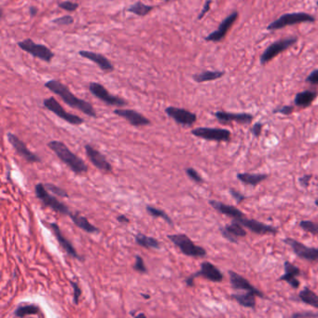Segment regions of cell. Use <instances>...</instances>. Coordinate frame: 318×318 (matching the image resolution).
Masks as SVG:
<instances>
[{
  "instance_id": "1",
  "label": "cell",
  "mask_w": 318,
  "mask_h": 318,
  "mask_svg": "<svg viewBox=\"0 0 318 318\" xmlns=\"http://www.w3.org/2000/svg\"><path fill=\"white\" fill-rule=\"evenodd\" d=\"M44 86L48 90L58 95L64 102L69 105L72 108L78 109L82 113L91 118H97V113L94 107L91 106V104L77 97L75 94L72 93L69 87L65 85L63 82L59 80H51L47 81Z\"/></svg>"
},
{
  "instance_id": "2",
  "label": "cell",
  "mask_w": 318,
  "mask_h": 318,
  "mask_svg": "<svg viewBox=\"0 0 318 318\" xmlns=\"http://www.w3.org/2000/svg\"><path fill=\"white\" fill-rule=\"evenodd\" d=\"M48 147L55 153L60 160L67 164L76 175H82L89 170V167L85 161L77 154L72 152L64 142L53 140L48 143Z\"/></svg>"
},
{
  "instance_id": "3",
  "label": "cell",
  "mask_w": 318,
  "mask_h": 318,
  "mask_svg": "<svg viewBox=\"0 0 318 318\" xmlns=\"http://www.w3.org/2000/svg\"><path fill=\"white\" fill-rule=\"evenodd\" d=\"M167 238L177 247H178L185 256L192 258H205L207 255V252L204 247L195 245L194 241L184 233L168 234Z\"/></svg>"
},
{
  "instance_id": "4",
  "label": "cell",
  "mask_w": 318,
  "mask_h": 318,
  "mask_svg": "<svg viewBox=\"0 0 318 318\" xmlns=\"http://www.w3.org/2000/svg\"><path fill=\"white\" fill-rule=\"evenodd\" d=\"M35 195L36 199H38L45 207H49L54 212L64 216L70 215L71 211L69 210V207L59 201L54 196L50 194V192L46 189L44 184L38 183L35 186Z\"/></svg>"
},
{
  "instance_id": "5",
  "label": "cell",
  "mask_w": 318,
  "mask_h": 318,
  "mask_svg": "<svg viewBox=\"0 0 318 318\" xmlns=\"http://www.w3.org/2000/svg\"><path fill=\"white\" fill-rule=\"evenodd\" d=\"M315 22H316V18L309 13H305V12L285 13L270 23L267 26V29L269 31H275L286 26L295 25L298 23H315Z\"/></svg>"
},
{
  "instance_id": "6",
  "label": "cell",
  "mask_w": 318,
  "mask_h": 318,
  "mask_svg": "<svg viewBox=\"0 0 318 318\" xmlns=\"http://www.w3.org/2000/svg\"><path fill=\"white\" fill-rule=\"evenodd\" d=\"M197 277H204L206 280H209L214 283H220L224 278L221 271L216 267V265L209 262H203L201 264V269L196 273L188 276L185 279V283L188 286H194V279Z\"/></svg>"
},
{
  "instance_id": "7",
  "label": "cell",
  "mask_w": 318,
  "mask_h": 318,
  "mask_svg": "<svg viewBox=\"0 0 318 318\" xmlns=\"http://www.w3.org/2000/svg\"><path fill=\"white\" fill-rule=\"evenodd\" d=\"M18 46L21 50L26 52L30 55L40 59L46 63H51L54 57V53L51 49L43 44L35 43L31 38H26L23 41H19Z\"/></svg>"
},
{
  "instance_id": "8",
  "label": "cell",
  "mask_w": 318,
  "mask_h": 318,
  "mask_svg": "<svg viewBox=\"0 0 318 318\" xmlns=\"http://www.w3.org/2000/svg\"><path fill=\"white\" fill-rule=\"evenodd\" d=\"M298 42V37L297 36H289L285 37L284 39L277 40L275 42L272 43L271 45L268 46L266 50L263 52L262 56L260 58L261 64L262 65H266L270 61H272L273 58L279 55L287 49L294 45Z\"/></svg>"
},
{
  "instance_id": "9",
  "label": "cell",
  "mask_w": 318,
  "mask_h": 318,
  "mask_svg": "<svg viewBox=\"0 0 318 318\" xmlns=\"http://www.w3.org/2000/svg\"><path fill=\"white\" fill-rule=\"evenodd\" d=\"M192 135L207 141H215V142H229L231 137L230 132L227 129L210 128V127L195 128L192 131Z\"/></svg>"
},
{
  "instance_id": "10",
  "label": "cell",
  "mask_w": 318,
  "mask_h": 318,
  "mask_svg": "<svg viewBox=\"0 0 318 318\" xmlns=\"http://www.w3.org/2000/svg\"><path fill=\"white\" fill-rule=\"evenodd\" d=\"M43 106L49 111L55 114L58 118L64 120L65 122L69 123V124L81 125L84 124V120L79 117L78 115L69 113L67 112L64 107L60 105V103L57 101L54 97H49L43 100Z\"/></svg>"
},
{
  "instance_id": "11",
  "label": "cell",
  "mask_w": 318,
  "mask_h": 318,
  "mask_svg": "<svg viewBox=\"0 0 318 318\" xmlns=\"http://www.w3.org/2000/svg\"><path fill=\"white\" fill-rule=\"evenodd\" d=\"M89 91L93 96H95L96 98H98L99 100H101L102 102L108 106L123 107L128 105V103L126 102L124 99L109 93V91H107L102 84L98 82H94V81L90 82Z\"/></svg>"
},
{
  "instance_id": "12",
  "label": "cell",
  "mask_w": 318,
  "mask_h": 318,
  "mask_svg": "<svg viewBox=\"0 0 318 318\" xmlns=\"http://www.w3.org/2000/svg\"><path fill=\"white\" fill-rule=\"evenodd\" d=\"M284 243L291 247L294 254L300 259L307 262H318V248L317 247H309L293 238L284 239Z\"/></svg>"
},
{
  "instance_id": "13",
  "label": "cell",
  "mask_w": 318,
  "mask_h": 318,
  "mask_svg": "<svg viewBox=\"0 0 318 318\" xmlns=\"http://www.w3.org/2000/svg\"><path fill=\"white\" fill-rule=\"evenodd\" d=\"M7 138H8V141L10 142V144L12 145V148H14V150L16 151V153L18 155H20L21 157H23V159H25L27 162H29V163L41 162V159L36 154H35L34 152L29 150L26 147L25 143L16 135L9 132L7 134Z\"/></svg>"
},
{
  "instance_id": "14",
  "label": "cell",
  "mask_w": 318,
  "mask_h": 318,
  "mask_svg": "<svg viewBox=\"0 0 318 318\" xmlns=\"http://www.w3.org/2000/svg\"><path fill=\"white\" fill-rule=\"evenodd\" d=\"M165 113L167 114V116L170 117L171 119H173L177 124L185 127L193 126L197 121L196 114L185 108L168 106L165 108Z\"/></svg>"
},
{
  "instance_id": "15",
  "label": "cell",
  "mask_w": 318,
  "mask_h": 318,
  "mask_svg": "<svg viewBox=\"0 0 318 318\" xmlns=\"http://www.w3.org/2000/svg\"><path fill=\"white\" fill-rule=\"evenodd\" d=\"M47 225L52 230V231L54 234V236H55V239H56L59 246L64 249V251L69 256H70L71 258L82 262L83 261V258H81V256H80L78 254L77 250L73 247V245L71 244V242L69 241V239L65 237V235L63 234V232L61 230V228L59 227V225L57 223H54V222L47 223Z\"/></svg>"
},
{
  "instance_id": "16",
  "label": "cell",
  "mask_w": 318,
  "mask_h": 318,
  "mask_svg": "<svg viewBox=\"0 0 318 318\" xmlns=\"http://www.w3.org/2000/svg\"><path fill=\"white\" fill-rule=\"evenodd\" d=\"M86 155L91 164L96 167L98 170L102 171L105 173H110L112 171V165L107 160L106 157L102 154L99 150L95 149L91 145L86 144L84 146Z\"/></svg>"
},
{
  "instance_id": "17",
  "label": "cell",
  "mask_w": 318,
  "mask_h": 318,
  "mask_svg": "<svg viewBox=\"0 0 318 318\" xmlns=\"http://www.w3.org/2000/svg\"><path fill=\"white\" fill-rule=\"evenodd\" d=\"M241 223L243 226L247 229H248L250 231L253 233L259 234V235H265V234H277L278 233V229L277 228L264 224L259 220L256 219H251V218H247L246 216L234 219Z\"/></svg>"
},
{
  "instance_id": "18",
  "label": "cell",
  "mask_w": 318,
  "mask_h": 318,
  "mask_svg": "<svg viewBox=\"0 0 318 318\" xmlns=\"http://www.w3.org/2000/svg\"><path fill=\"white\" fill-rule=\"evenodd\" d=\"M237 18H238V12H233L232 13H230L227 18H225L218 25L216 31H214L211 34L208 35L207 36H205V40L212 41V42L221 41L226 36L228 31L232 26V24L235 23Z\"/></svg>"
},
{
  "instance_id": "19",
  "label": "cell",
  "mask_w": 318,
  "mask_h": 318,
  "mask_svg": "<svg viewBox=\"0 0 318 318\" xmlns=\"http://www.w3.org/2000/svg\"><path fill=\"white\" fill-rule=\"evenodd\" d=\"M229 275H230V282L231 287L233 289L250 291V292L255 293L259 298H262V299L266 298V296L264 295L262 291H260L258 288H256L247 279H246L244 276L240 275L239 273L230 271Z\"/></svg>"
},
{
  "instance_id": "20",
  "label": "cell",
  "mask_w": 318,
  "mask_h": 318,
  "mask_svg": "<svg viewBox=\"0 0 318 318\" xmlns=\"http://www.w3.org/2000/svg\"><path fill=\"white\" fill-rule=\"evenodd\" d=\"M244 226L236 220H232L230 224H228L224 227L219 228V231L224 238L232 244L238 243L239 237L247 236V230Z\"/></svg>"
},
{
  "instance_id": "21",
  "label": "cell",
  "mask_w": 318,
  "mask_h": 318,
  "mask_svg": "<svg viewBox=\"0 0 318 318\" xmlns=\"http://www.w3.org/2000/svg\"><path fill=\"white\" fill-rule=\"evenodd\" d=\"M214 116L222 124H228L232 122L238 123L240 124H250L254 119L253 115L249 113H231L226 111H216Z\"/></svg>"
},
{
  "instance_id": "22",
  "label": "cell",
  "mask_w": 318,
  "mask_h": 318,
  "mask_svg": "<svg viewBox=\"0 0 318 318\" xmlns=\"http://www.w3.org/2000/svg\"><path fill=\"white\" fill-rule=\"evenodd\" d=\"M114 114L124 118L129 124L135 127H140V126H148L150 124V121L147 117L142 115L137 110L134 109H123V108H117L114 110Z\"/></svg>"
},
{
  "instance_id": "23",
  "label": "cell",
  "mask_w": 318,
  "mask_h": 318,
  "mask_svg": "<svg viewBox=\"0 0 318 318\" xmlns=\"http://www.w3.org/2000/svg\"><path fill=\"white\" fill-rule=\"evenodd\" d=\"M284 273L278 278V281H284L287 284H290L294 289H297L300 285V281L297 279V276H300L301 274L300 269L287 261L284 262Z\"/></svg>"
},
{
  "instance_id": "24",
  "label": "cell",
  "mask_w": 318,
  "mask_h": 318,
  "mask_svg": "<svg viewBox=\"0 0 318 318\" xmlns=\"http://www.w3.org/2000/svg\"><path fill=\"white\" fill-rule=\"evenodd\" d=\"M79 54L80 56L88 59L93 62L94 64H96L99 67V69L104 72H111L114 70L113 64L103 54L96 53L91 51H80Z\"/></svg>"
},
{
  "instance_id": "25",
  "label": "cell",
  "mask_w": 318,
  "mask_h": 318,
  "mask_svg": "<svg viewBox=\"0 0 318 318\" xmlns=\"http://www.w3.org/2000/svg\"><path fill=\"white\" fill-rule=\"evenodd\" d=\"M208 203L218 213L230 216L233 219H237V218H241V217L245 216V214L233 205H226L224 203L218 202L216 200H210Z\"/></svg>"
},
{
  "instance_id": "26",
  "label": "cell",
  "mask_w": 318,
  "mask_h": 318,
  "mask_svg": "<svg viewBox=\"0 0 318 318\" xmlns=\"http://www.w3.org/2000/svg\"><path fill=\"white\" fill-rule=\"evenodd\" d=\"M69 217L71 218L72 222L77 226L80 228V230H84L87 233H99V229L92 225L91 222L88 220L87 217H85L82 215H80V212H71Z\"/></svg>"
},
{
  "instance_id": "27",
  "label": "cell",
  "mask_w": 318,
  "mask_h": 318,
  "mask_svg": "<svg viewBox=\"0 0 318 318\" xmlns=\"http://www.w3.org/2000/svg\"><path fill=\"white\" fill-rule=\"evenodd\" d=\"M318 95V91H313V90H305V91L298 92L296 94L294 104L297 106L305 108L313 104V102L317 99Z\"/></svg>"
},
{
  "instance_id": "28",
  "label": "cell",
  "mask_w": 318,
  "mask_h": 318,
  "mask_svg": "<svg viewBox=\"0 0 318 318\" xmlns=\"http://www.w3.org/2000/svg\"><path fill=\"white\" fill-rule=\"evenodd\" d=\"M237 179L239 181L246 184L256 187L260 183L264 181L265 179L268 178V175L266 174H251V173H238L237 174Z\"/></svg>"
},
{
  "instance_id": "29",
  "label": "cell",
  "mask_w": 318,
  "mask_h": 318,
  "mask_svg": "<svg viewBox=\"0 0 318 318\" xmlns=\"http://www.w3.org/2000/svg\"><path fill=\"white\" fill-rule=\"evenodd\" d=\"M135 240L137 245L147 249H159L160 243L156 238L147 236L142 232H138L135 235Z\"/></svg>"
},
{
  "instance_id": "30",
  "label": "cell",
  "mask_w": 318,
  "mask_h": 318,
  "mask_svg": "<svg viewBox=\"0 0 318 318\" xmlns=\"http://www.w3.org/2000/svg\"><path fill=\"white\" fill-rule=\"evenodd\" d=\"M231 298L235 300L241 306L254 309L256 307V298L257 295L253 292L247 291L242 294H231Z\"/></svg>"
},
{
  "instance_id": "31",
  "label": "cell",
  "mask_w": 318,
  "mask_h": 318,
  "mask_svg": "<svg viewBox=\"0 0 318 318\" xmlns=\"http://www.w3.org/2000/svg\"><path fill=\"white\" fill-rule=\"evenodd\" d=\"M298 300L306 303L310 306L318 309V295L316 294L310 287L305 286L298 295Z\"/></svg>"
},
{
  "instance_id": "32",
  "label": "cell",
  "mask_w": 318,
  "mask_h": 318,
  "mask_svg": "<svg viewBox=\"0 0 318 318\" xmlns=\"http://www.w3.org/2000/svg\"><path fill=\"white\" fill-rule=\"evenodd\" d=\"M39 313L40 309L35 304H20L15 309L14 316L16 318H23L28 316H36Z\"/></svg>"
},
{
  "instance_id": "33",
  "label": "cell",
  "mask_w": 318,
  "mask_h": 318,
  "mask_svg": "<svg viewBox=\"0 0 318 318\" xmlns=\"http://www.w3.org/2000/svg\"><path fill=\"white\" fill-rule=\"evenodd\" d=\"M223 71H210L206 70L204 72H201L199 74L194 75V80L198 83H203L207 81H213V80H218L224 76Z\"/></svg>"
},
{
  "instance_id": "34",
  "label": "cell",
  "mask_w": 318,
  "mask_h": 318,
  "mask_svg": "<svg viewBox=\"0 0 318 318\" xmlns=\"http://www.w3.org/2000/svg\"><path fill=\"white\" fill-rule=\"evenodd\" d=\"M153 9H155L154 6H149V5H146V4L142 3L141 1H137L135 4L128 7L126 9V11L131 12L133 14H136L137 16L143 17V16H146L149 14V12H152Z\"/></svg>"
},
{
  "instance_id": "35",
  "label": "cell",
  "mask_w": 318,
  "mask_h": 318,
  "mask_svg": "<svg viewBox=\"0 0 318 318\" xmlns=\"http://www.w3.org/2000/svg\"><path fill=\"white\" fill-rule=\"evenodd\" d=\"M146 211L148 212V215H150L155 218H162L164 221H166L169 225H173V220L170 216H168L163 210L156 208L152 205H147L146 206Z\"/></svg>"
},
{
  "instance_id": "36",
  "label": "cell",
  "mask_w": 318,
  "mask_h": 318,
  "mask_svg": "<svg viewBox=\"0 0 318 318\" xmlns=\"http://www.w3.org/2000/svg\"><path fill=\"white\" fill-rule=\"evenodd\" d=\"M46 189L52 193V194H55L58 197L60 198H69V194L66 190L58 187L56 185L54 184H52V183H45L44 184Z\"/></svg>"
},
{
  "instance_id": "37",
  "label": "cell",
  "mask_w": 318,
  "mask_h": 318,
  "mask_svg": "<svg viewBox=\"0 0 318 318\" xmlns=\"http://www.w3.org/2000/svg\"><path fill=\"white\" fill-rule=\"evenodd\" d=\"M300 227L303 230L308 231L314 235L318 234V223L311 220H301L300 221Z\"/></svg>"
},
{
  "instance_id": "38",
  "label": "cell",
  "mask_w": 318,
  "mask_h": 318,
  "mask_svg": "<svg viewBox=\"0 0 318 318\" xmlns=\"http://www.w3.org/2000/svg\"><path fill=\"white\" fill-rule=\"evenodd\" d=\"M185 173L186 175L189 177V178L191 180L197 183V184H202L204 183V178L202 177V176L195 170L193 167H188L185 169Z\"/></svg>"
},
{
  "instance_id": "39",
  "label": "cell",
  "mask_w": 318,
  "mask_h": 318,
  "mask_svg": "<svg viewBox=\"0 0 318 318\" xmlns=\"http://www.w3.org/2000/svg\"><path fill=\"white\" fill-rule=\"evenodd\" d=\"M57 6L60 9L69 12H75L79 8V4L76 3V2H72V1H62V2H58Z\"/></svg>"
},
{
  "instance_id": "40",
  "label": "cell",
  "mask_w": 318,
  "mask_h": 318,
  "mask_svg": "<svg viewBox=\"0 0 318 318\" xmlns=\"http://www.w3.org/2000/svg\"><path fill=\"white\" fill-rule=\"evenodd\" d=\"M69 283H70L72 288H73V303L78 305L80 303V296L82 294V290H81L80 285L77 282L70 280Z\"/></svg>"
},
{
  "instance_id": "41",
  "label": "cell",
  "mask_w": 318,
  "mask_h": 318,
  "mask_svg": "<svg viewBox=\"0 0 318 318\" xmlns=\"http://www.w3.org/2000/svg\"><path fill=\"white\" fill-rule=\"evenodd\" d=\"M134 270L140 273H148V269H147V266H146L145 262H144V259L139 255L136 256V262L134 264Z\"/></svg>"
},
{
  "instance_id": "42",
  "label": "cell",
  "mask_w": 318,
  "mask_h": 318,
  "mask_svg": "<svg viewBox=\"0 0 318 318\" xmlns=\"http://www.w3.org/2000/svg\"><path fill=\"white\" fill-rule=\"evenodd\" d=\"M53 23L58 25H69L74 23V18L71 15H65L60 18H56L53 20Z\"/></svg>"
},
{
  "instance_id": "43",
  "label": "cell",
  "mask_w": 318,
  "mask_h": 318,
  "mask_svg": "<svg viewBox=\"0 0 318 318\" xmlns=\"http://www.w3.org/2000/svg\"><path fill=\"white\" fill-rule=\"evenodd\" d=\"M294 111V106H283L281 107H277L273 111V113H280L284 116H288L290 114L293 113Z\"/></svg>"
},
{
  "instance_id": "44",
  "label": "cell",
  "mask_w": 318,
  "mask_h": 318,
  "mask_svg": "<svg viewBox=\"0 0 318 318\" xmlns=\"http://www.w3.org/2000/svg\"><path fill=\"white\" fill-rule=\"evenodd\" d=\"M292 318H318V313L314 312H300L295 313L291 316Z\"/></svg>"
},
{
  "instance_id": "45",
  "label": "cell",
  "mask_w": 318,
  "mask_h": 318,
  "mask_svg": "<svg viewBox=\"0 0 318 318\" xmlns=\"http://www.w3.org/2000/svg\"><path fill=\"white\" fill-rule=\"evenodd\" d=\"M305 81L307 83L312 84V85H318V69H316L313 72H311L309 74V76L307 77Z\"/></svg>"
},
{
  "instance_id": "46",
  "label": "cell",
  "mask_w": 318,
  "mask_h": 318,
  "mask_svg": "<svg viewBox=\"0 0 318 318\" xmlns=\"http://www.w3.org/2000/svg\"><path fill=\"white\" fill-rule=\"evenodd\" d=\"M230 194L236 201L237 204H241L246 199V196L244 194H241L240 192L234 190V189H230Z\"/></svg>"
},
{
  "instance_id": "47",
  "label": "cell",
  "mask_w": 318,
  "mask_h": 318,
  "mask_svg": "<svg viewBox=\"0 0 318 318\" xmlns=\"http://www.w3.org/2000/svg\"><path fill=\"white\" fill-rule=\"evenodd\" d=\"M262 128H263V124L262 123H257L252 126V128L250 129V133L255 137H259L261 136L262 132Z\"/></svg>"
},
{
  "instance_id": "48",
  "label": "cell",
  "mask_w": 318,
  "mask_h": 318,
  "mask_svg": "<svg viewBox=\"0 0 318 318\" xmlns=\"http://www.w3.org/2000/svg\"><path fill=\"white\" fill-rule=\"evenodd\" d=\"M211 4H212V0H206L205 5H204V7L202 9V12H200L199 15H198V20H202L205 17V14L209 12V10H210Z\"/></svg>"
},
{
  "instance_id": "49",
  "label": "cell",
  "mask_w": 318,
  "mask_h": 318,
  "mask_svg": "<svg viewBox=\"0 0 318 318\" xmlns=\"http://www.w3.org/2000/svg\"><path fill=\"white\" fill-rule=\"evenodd\" d=\"M312 177H313L312 175H304L303 177H300L299 178V182H300V186L307 189L309 187V185H310V180L312 179Z\"/></svg>"
},
{
  "instance_id": "50",
  "label": "cell",
  "mask_w": 318,
  "mask_h": 318,
  "mask_svg": "<svg viewBox=\"0 0 318 318\" xmlns=\"http://www.w3.org/2000/svg\"><path fill=\"white\" fill-rule=\"evenodd\" d=\"M117 220H118V222L124 223V224H127L130 222L129 217H127V216H125V215H120V216H117Z\"/></svg>"
},
{
  "instance_id": "51",
  "label": "cell",
  "mask_w": 318,
  "mask_h": 318,
  "mask_svg": "<svg viewBox=\"0 0 318 318\" xmlns=\"http://www.w3.org/2000/svg\"><path fill=\"white\" fill-rule=\"evenodd\" d=\"M29 13H30V16L35 17L37 14V8H35V6H31L29 8Z\"/></svg>"
},
{
  "instance_id": "52",
  "label": "cell",
  "mask_w": 318,
  "mask_h": 318,
  "mask_svg": "<svg viewBox=\"0 0 318 318\" xmlns=\"http://www.w3.org/2000/svg\"><path fill=\"white\" fill-rule=\"evenodd\" d=\"M141 296H142V297H143L145 300H148V299H150V296H149V294H145V293H142Z\"/></svg>"
},
{
  "instance_id": "53",
  "label": "cell",
  "mask_w": 318,
  "mask_h": 318,
  "mask_svg": "<svg viewBox=\"0 0 318 318\" xmlns=\"http://www.w3.org/2000/svg\"><path fill=\"white\" fill-rule=\"evenodd\" d=\"M140 317H143V318H145L146 316H145L144 314H139V315H137V316H136V318H140Z\"/></svg>"
},
{
  "instance_id": "54",
  "label": "cell",
  "mask_w": 318,
  "mask_h": 318,
  "mask_svg": "<svg viewBox=\"0 0 318 318\" xmlns=\"http://www.w3.org/2000/svg\"><path fill=\"white\" fill-rule=\"evenodd\" d=\"M315 204H316V205H317V206H318V198H317V199H316V201H315Z\"/></svg>"
},
{
  "instance_id": "55",
  "label": "cell",
  "mask_w": 318,
  "mask_h": 318,
  "mask_svg": "<svg viewBox=\"0 0 318 318\" xmlns=\"http://www.w3.org/2000/svg\"><path fill=\"white\" fill-rule=\"evenodd\" d=\"M164 1H170V0H164Z\"/></svg>"
},
{
  "instance_id": "56",
  "label": "cell",
  "mask_w": 318,
  "mask_h": 318,
  "mask_svg": "<svg viewBox=\"0 0 318 318\" xmlns=\"http://www.w3.org/2000/svg\"></svg>"
}]
</instances>
